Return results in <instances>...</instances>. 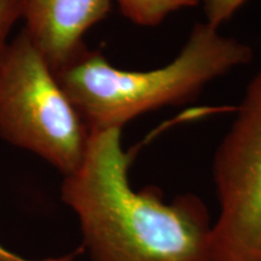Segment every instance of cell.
Instances as JSON below:
<instances>
[{
    "mask_svg": "<svg viewBox=\"0 0 261 261\" xmlns=\"http://www.w3.org/2000/svg\"><path fill=\"white\" fill-rule=\"evenodd\" d=\"M121 132H90L83 161L62 185L93 261H212L203 203L194 196L166 203L159 191L133 189Z\"/></svg>",
    "mask_w": 261,
    "mask_h": 261,
    "instance_id": "6da1fadb",
    "label": "cell"
},
{
    "mask_svg": "<svg viewBox=\"0 0 261 261\" xmlns=\"http://www.w3.org/2000/svg\"><path fill=\"white\" fill-rule=\"evenodd\" d=\"M246 42L198 22L168 64L145 71L114 67L87 47L54 73L90 132L119 128L137 116L194 98L218 77L253 60Z\"/></svg>",
    "mask_w": 261,
    "mask_h": 261,
    "instance_id": "7a4b0ae2",
    "label": "cell"
},
{
    "mask_svg": "<svg viewBox=\"0 0 261 261\" xmlns=\"http://www.w3.org/2000/svg\"><path fill=\"white\" fill-rule=\"evenodd\" d=\"M0 137L65 175L83 161L90 130L23 29L0 58Z\"/></svg>",
    "mask_w": 261,
    "mask_h": 261,
    "instance_id": "3957f363",
    "label": "cell"
},
{
    "mask_svg": "<svg viewBox=\"0 0 261 261\" xmlns=\"http://www.w3.org/2000/svg\"><path fill=\"white\" fill-rule=\"evenodd\" d=\"M213 173L220 214L212 261H261V69L215 151Z\"/></svg>",
    "mask_w": 261,
    "mask_h": 261,
    "instance_id": "277c9868",
    "label": "cell"
},
{
    "mask_svg": "<svg viewBox=\"0 0 261 261\" xmlns=\"http://www.w3.org/2000/svg\"><path fill=\"white\" fill-rule=\"evenodd\" d=\"M112 11V0H22L23 31L52 70L84 50V37Z\"/></svg>",
    "mask_w": 261,
    "mask_h": 261,
    "instance_id": "5b68a950",
    "label": "cell"
},
{
    "mask_svg": "<svg viewBox=\"0 0 261 261\" xmlns=\"http://www.w3.org/2000/svg\"><path fill=\"white\" fill-rule=\"evenodd\" d=\"M200 3L201 0H117L122 15L140 27H156L173 12Z\"/></svg>",
    "mask_w": 261,
    "mask_h": 261,
    "instance_id": "8992f818",
    "label": "cell"
},
{
    "mask_svg": "<svg viewBox=\"0 0 261 261\" xmlns=\"http://www.w3.org/2000/svg\"><path fill=\"white\" fill-rule=\"evenodd\" d=\"M22 19V0H0V58L10 42L15 24Z\"/></svg>",
    "mask_w": 261,
    "mask_h": 261,
    "instance_id": "52a82bcc",
    "label": "cell"
},
{
    "mask_svg": "<svg viewBox=\"0 0 261 261\" xmlns=\"http://www.w3.org/2000/svg\"><path fill=\"white\" fill-rule=\"evenodd\" d=\"M79 254V252H74L68 255L61 256V257H52V259H44V260H31L24 259V257L18 256L17 254L10 252L3 246H0V261H74L75 256Z\"/></svg>",
    "mask_w": 261,
    "mask_h": 261,
    "instance_id": "ba28073f",
    "label": "cell"
}]
</instances>
